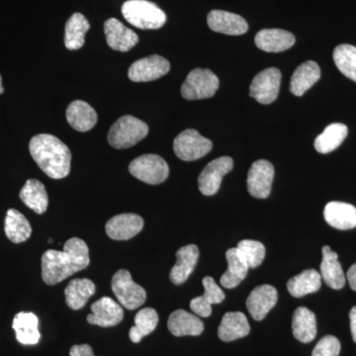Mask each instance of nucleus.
<instances>
[{
    "instance_id": "obj_38",
    "label": "nucleus",
    "mask_w": 356,
    "mask_h": 356,
    "mask_svg": "<svg viewBox=\"0 0 356 356\" xmlns=\"http://www.w3.org/2000/svg\"><path fill=\"white\" fill-rule=\"evenodd\" d=\"M238 254L247 264L248 268H257L266 257V250L261 242L254 240H243L236 245Z\"/></svg>"
},
{
    "instance_id": "obj_10",
    "label": "nucleus",
    "mask_w": 356,
    "mask_h": 356,
    "mask_svg": "<svg viewBox=\"0 0 356 356\" xmlns=\"http://www.w3.org/2000/svg\"><path fill=\"white\" fill-rule=\"evenodd\" d=\"M233 168L234 161L229 156H221L211 161L199 175V191L206 196L215 195L221 186L222 177Z\"/></svg>"
},
{
    "instance_id": "obj_27",
    "label": "nucleus",
    "mask_w": 356,
    "mask_h": 356,
    "mask_svg": "<svg viewBox=\"0 0 356 356\" xmlns=\"http://www.w3.org/2000/svg\"><path fill=\"white\" fill-rule=\"evenodd\" d=\"M321 77V69L313 60L303 63L295 70L290 81V91L293 95L302 96L310 89Z\"/></svg>"
},
{
    "instance_id": "obj_36",
    "label": "nucleus",
    "mask_w": 356,
    "mask_h": 356,
    "mask_svg": "<svg viewBox=\"0 0 356 356\" xmlns=\"http://www.w3.org/2000/svg\"><path fill=\"white\" fill-rule=\"evenodd\" d=\"M159 315L153 308H145L138 312L135 325L131 327L129 337L133 343H138L156 330L159 324Z\"/></svg>"
},
{
    "instance_id": "obj_25",
    "label": "nucleus",
    "mask_w": 356,
    "mask_h": 356,
    "mask_svg": "<svg viewBox=\"0 0 356 356\" xmlns=\"http://www.w3.org/2000/svg\"><path fill=\"white\" fill-rule=\"evenodd\" d=\"M67 120L74 130L88 132L97 123V113L88 102L76 100L67 107Z\"/></svg>"
},
{
    "instance_id": "obj_18",
    "label": "nucleus",
    "mask_w": 356,
    "mask_h": 356,
    "mask_svg": "<svg viewBox=\"0 0 356 356\" xmlns=\"http://www.w3.org/2000/svg\"><path fill=\"white\" fill-rule=\"evenodd\" d=\"M204 294L196 297L191 302V309L198 317L208 318L212 314V305L222 303L225 300V293L210 276H206L202 281Z\"/></svg>"
},
{
    "instance_id": "obj_20",
    "label": "nucleus",
    "mask_w": 356,
    "mask_h": 356,
    "mask_svg": "<svg viewBox=\"0 0 356 356\" xmlns=\"http://www.w3.org/2000/svg\"><path fill=\"white\" fill-rule=\"evenodd\" d=\"M257 48L267 53H281L291 48L295 44L292 33L281 29H264L255 36Z\"/></svg>"
},
{
    "instance_id": "obj_9",
    "label": "nucleus",
    "mask_w": 356,
    "mask_h": 356,
    "mask_svg": "<svg viewBox=\"0 0 356 356\" xmlns=\"http://www.w3.org/2000/svg\"><path fill=\"white\" fill-rule=\"evenodd\" d=\"M280 83V70L269 67L255 76L250 84V95L261 104H270L277 98Z\"/></svg>"
},
{
    "instance_id": "obj_13",
    "label": "nucleus",
    "mask_w": 356,
    "mask_h": 356,
    "mask_svg": "<svg viewBox=\"0 0 356 356\" xmlns=\"http://www.w3.org/2000/svg\"><path fill=\"white\" fill-rule=\"evenodd\" d=\"M91 314L88 316L89 324L108 327L120 324L124 318L121 305L110 297H102L90 307Z\"/></svg>"
},
{
    "instance_id": "obj_15",
    "label": "nucleus",
    "mask_w": 356,
    "mask_h": 356,
    "mask_svg": "<svg viewBox=\"0 0 356 356\" xmlns=\"http://www.w3.org/2000/svg\"><path fill=\"white\" fill-rule=\"evenodd\" d=\"M104 33L107 44L115 51H130L139 42V37L120 21L110 18L104 23Z\"/></svg>"
},
{
    "instance_id": "obj_16",
    "label": "nucleus",
    "mask_w": 356,
    "mask_h": 356,
    "mask_svg": "<svg viewBox=\"0 0 356 356\" xmlns=\"http://www.w3.org/2000/svg\"><path fill=\"white\" fill-rule=\"evenodd\" d=\"M278 293L271 285H261L252 290L248 297L247 307L255 321H261L277 303Z\"/></svg>"
},
{
    "instance_id": "obj_37",
    "label": "nucleus",
    "mask_w": 356,
    "mask_h": 356,
    "mask_svg": "<svg viewBox=\"0 0 356 356\" xmlns=\"http://www.w3.org/2000/svg\"><path fill=\"white\" fill-rule=\"evenodd\" d=\"M334 60L339 72L356 83V47L339 44L334 51Z\"/></svg>"
},
{
    "instance_id": "obj_39",
    "label": "nucleus",
    "mask_w": 356,
    "mask_h": 356,
    "mask_svg": "<svg viewBox=\"0 0 356 356\" xmlns=\"http://www.w3.org/2000/svg\"><path fill=\"white\" fill-rule=\"evenodd\" d=\"M341 348V343L336 337L325 336L315 346L312 356H339Z\"/></svg>"
},
{
    "instance_id": "obj_31",
    "label": "nucleus",
    "mask_w": 356,
    "mask_h": 356,
    "mask_svg": "<svg viewBox=\"0 0 356 356\" xmlns=\"http://www.w3.org/2000/svg\"><path fill=\"white\" fill-rule=\"evenodd\" d=\"M322 286V276L316 269H306L287 282V289L291 296L301 298L318 291Z\"/></svg>"
},
{
    "instance_id": "obj_8",
    "label": "nucleus",
    "mask_w": 356,
    "mask_h": 356,
    "mask_svg": "<svg viewBox=\"0 0 356 356\" xmlns=\"http://www.w3.org/2000/svg\"><path fill=\"white\" fill-rule=\"evenodd\" d=\"M209 139L202 137L196 130L187 129L177 136L173 142V149L177 158L184 161H196L203 158L212 149Z\"/></svg>"
},
{
    "instance_id": "obj_11",
    "label": "nucleus",
    "mask_w": 356,
    "mask_h": 356,
    "mask_svg": "<svg viewBox=\"0 0 356 356\" xmlns=\"http://www.w3.org/2000/svg\"><path fill=\"white\" fill-rule=\"evenodd\" d=\"M170 70V64L166 58L153 55L133 63L128 70V76L135 83H147L165 76Z\"/></svg>"
},
{
    "instance_id": "obj_4",
    "label": "nucleus",
    "mask_w": 356,
    "mask_h": 356,
    "mask_svg": "<svg viewBox=\"0 0 356 356\" xmlns=\"http://www.w3.org/2000/svg\"><path fill=\"white\" fill-rule=\"evenodd\" d=\"M147 133V123L131 115H125L111 126L107 139L110 146L115 149H129L144 140Z\"/></svg>"
},
{
    "instance_id": "obj_22",
    "label": "nucleus",
    "mask_w": 356,
    "mask_h": 356,
    "mask_svg": "<svg viewBox=\"0 0 356 356\" xmlns=\"http://www.w3.org/2000/svg\"><path fill=\"white\" fill-rule=\"evenodd\" d=\"M323 261L321 264V276L327 286L334 290L343 289L346 285L343 267L339 261V255L332 252L329 245H325L322 250Z\"/></svg>"
},
{
    "instance_id": "obj_34",
    "label": "nucleus",
    "mask_w": 356,
    "mask_h": 356,
    "mask_svg": "<svg viewBox=\"0 0 356 356\" xmlns=\"http://www.w3.org/2000/svg\"><path fill=\"white\" fill-rule=\"evenodd\" d=\"M4 229L7 238L14 243L25 242L32 234V227L27 218L16 209L7 211Z\"/></svg>"
},
{
    "instance_id": "obj_1",
    "label": "nucleus",
    "mask_w": 356,
    "mask_h": 356,
    "mask_svg": "<svg viewBox=\"0 0 356 356\" xmlns=\"http://www.w3.org/2000/svg\"><path fill=\"white\" fill-rule=\"evenodd\" d=\"M90 264L88 245L79 238L65 243L64 250H49L42 255V278L47 285H56L86 268Z\"/></svg>"
},
{
    "instance_id": "obj_24",
    "label": "nucleus",
    "mask_w": 356,
    "mask_h": 356,
    "mask_svg": "<svg viewBox=\"0 0 356 356\" xmlns=\"http://www.w3.org/2000/svg\"><path fill=\"white\" fill-rule=\"evenodd\" d=\"M250 332V324L245 314L242 312H229L222 318L218 336L222 341L229 343L247 337Z\"/></svg>"
},
{
    "instance_id": "obj_5",
    "label": "nucleus",
    "mask_w": 356,
    "mask_h": 356,
    "mask_svg": "<svg viewBox=\"0 0 356 356\" xmlns=\"http://www.w3.org/2000/svg\"><path fill=\"white\" fill-rule=\"evenodd\" d=\"M111 288L119 303L128 310L140 308L146 302V290L134 282L131 273L126 269H120L114 274Z\"/></svg>"
},
{
    "instance_id": "obj_26",
    "label": "nucleus",
    "mask_w": 356,
    "mask_h": 356,
    "mask_svg": "<svg viewBox=\"0 0 356 356\" xmlns=\"http://www.w3.org/2000/svg\"><path fill=\"white\" fill-rule=\"evenodd\" d=\"M292 331L295 339L303 343L313 341L317 336L315 314L306 307H299L293 314Z\"/></svg>"
},
{
    "instance_id": "obj_21",
    "label": "nucleus",
    "mask_w": 356,
    "mask_h": 356,
    "mask_svg": "<svg viewBox=\"0 0 356 356\" xmlns=\"http://www.w3.org/2000/svg\"><path fill=\"white\" fill-rule=\"evenodd\" d=\"M325 221L332 228L350 229L356 227V208L351 204L332 201L325 205Z\"/></svg>"
},
{
    "instance_id": "obj_33",
    "label": "nucleus",
    "mask_w": 356,
    "mask_h": 356,
    "mask_svg": "<svg viewBox=\"0 0 356 356\" xmlns=\"http://www.w3.org/2000/svg\"><path fill=\"white\" fill-rule=\"evenodd\" d=\"M90 25L81 13H74L67 20L65 28V44L69 50H79L86 42V34Z\"/></svg>"
},
{
    "instance_id": "obj_3",
    "label": "nucleus",
    "mask_w": 356,
    "mask_h": 356,
    "mask_svg": "<svg viewBox=\"0 0 356 356\" xmlns=\"http://www.w3.org/2000/svg\"><path fill=\"white\" fill-rule=\"evenodd\" d=\"M122 14L130 24L143 30H156L165 24L166 15L156 4L147 0H128Z\"/></svg>"
},
{
    "instance_id": "obj_2",
    "label": "nucleus",
    "mask_w": 356,
    "mask_h": 356,
    "mask_svg": "<svg viewBox=\"0 0 356 356\" xmlns=\"http://www.w3.org/2000/svg\"><path fill=\"white\" fill-rule=\"evenodd\" d=\"M29 149L33 159L49 177L62 179L69 175L72 153L58 138L39 134L30 140Z\"/></svg>"
},
{
    "instance_id": "obj_41",
    "label": "nucleus",
    "mask_w": 356,
    "mask_h": 356,
    "mask_svg": "<svg viewBox=\"0 0 356 356\" xmlns=\"http://www.w3.org/2000/svg\"><path fill=\"white\" fill-rule=\"evenodd\" d=\"M346 278H348L351 289L356 291V264H353V266L348 269Z\"/></svg>"
},
{
    "instance_id": "obj_12",
    "label": "nucleus",
    "mask_w": 356,
    "mask_h": 356,
    "mask_svg": "<svg viewBox=\"0 0 356 356\" xmlns=\"http://www.w3.org/2000/svg\"><path fill=\"white\" fill-rule=\"evenodd\" d=\"M274 178L273 163L266 159L254 161L248 175V191L255 198L266 199L270 195Z\"/></svg>"
},
{
    "instance_id": "obj_32",
    "label": "nucleus",
    "mask_w": 356,
    "mask_h": 356,
    "mask_svg": "<svg viewBox=\"0 0 356 356\" xmlns=\"http://www.w3.org/2000/svg\"><path fill=\"white\" fill-rule=\"evenodd\" d=\"M226 257L228 261V269L222 274L220 283L227 289H233L240 285L241 282L247 277L250 268L238 254L236 248L227 250Z\"/></svg>"
},
{
    "instance_id": "obj_35",
    "label": "nucleus",
    "mask_w": 356,
    "mask_h": 356,
    "mask_svg": "<svg viewBox=\"0 0 356 356\" xmlns=\"http://www.w3.org/2000/svg\"><path fill=\"white\" fill-rule=\"evenodd\" d=\"M348 133V129L344 124H331L315 140V149L321 154L331 153L341 146Z\"/></svg>"
},
{
    "instance_id": "obj_30",
    "label": "nucleus",
    "mask_w": 356,
    "mask_h": 356,
    "mask_svg": "<svg viewBox=\"0 0 356 356\" xmlns=\"http://www.w3.org/2000/svg\"><path fill=\"white\" fill-rule=\"evenodd\" d=\"M20 199L37 214H44L48 209L49 197L46 187L37 179L27 180L20 191Z\"/></svg>"
},
{
    "instance_id": "obj_19",
    "label": "nucleus",
    "mask_w": 356,
    "mask_h": 356,
    "mask_svg": "<svg viewBox=\"0 0 356 356\" xmlns=\"http://www.w3.org/2000/svg\"><path fill=\"white\" fill-rule=\"evenodd\" d=\"M199 259V248L195 245L182 247L177 252V264L170 271V278L173 284L180 285L188 280L193 273Z\"/></svg>"
},
{
    "instance_id": "obj_17",
    "label": "nucleus",
    "mask_w": 356,
    "mask_h": 356,
    "mask_svg": "<svg viewBox=\"0 0 356 356\" xmlns=\"http://www.w3.org/2000/svg\"><path fill=\"white\" fill-rule=\"evenodd\" d=\"M207 22L213 31L231 36L245 34L248 30L247 21L242 16L228 11H210L207 16Z\"/></svg>"
},
{
    "instance_id": "obj_29",
    "label": "nucleus",
    "mask_w": 356,
    "mask_h": 356,
    "mask_svg": "<svg viewBox=\"0 0 356 356\" xmlns=\"http://www.w3.org/2000/svg\"><path fill=\"white\" fill-rule=\"evenodd\" d=\"M39 320L35 314L21 312L14 318L13 327L20 343L33 346L39 343Z\"/></svg>"
},
{
    "instance_id": "obj_40",
    "label": "nucleus",
    "mask_w": 356,
    "mask_h": 356,
    "mask_svg": "<svg viewBox=\"0 0 356 356\" xmlns=\"http://www.w3.org/2000/svg\"><path fill=\"white\" fill-rule=\"evenodd\" d=\"M70 356H95L92 348L89 344H76L70 350Z\"/></svg>"
},
{
    "instance_id": "obj_6",
    "label": "nucleus",
    "mask_w": 356,
    "mask_h": 356,
    "mask_svg": "<svg viewBox=\"0 0 356 356\" xmlns=\"http://www.w3.org/2000/svg\"><path fill=\"white\" fill-rule=\"evenodd\" d=\"M129 172L145 184L156 185L168 179L170 168L158 154H144L131 161Z\"/></svg>"
},
{
    "instance_id": "obj_42",
    "label": "nucleus",
    "mask_w": 356,
    "mask_h": 356,
    "mask_svg": "<svg viewBox=\"0 0 356 356\" xmlns=\"http://www.w3.org/2000/svg\"><path fill=\"white\" fill-rule=\"evenodd\" d=\"M350 318L351 334H353V341L356 343V306L351 309Z\"/></svg>"
},
{
    "instance_id": "obj_43",
    "label": "nucleus",
    "mask_w": 356,
    "mask_h": 356,
    "mask_svg": "<svg viewBox=\"0 0 356 356\" xmlns=\"http://www.w3.org/2000/svg\"><path fill=\"white\" fill-rule=\"evenodd\" d=\"M4 92V88L3 86H2V79L1 76H0V95H2V93Z\"/></svg>"
},
{
    "instance_id": "obj_14",
    "label": "nucleus",
    "mask_w": 356,
    "mask_h": 356,
    "mask_svg": "<svg viewBox=\"0 0 356 356\" xmlns=\"http://www.w3.org/2000/svg\"><path fill=\"white\" fill-rule=\"evenodd\" d=\"M144 228V219L133 213L117 215L109 220L105 226L107 236L115 241H127Z\"/></svg>"
},
{
    "instance_id": "obj_7",
    "label": "nucleus",
    "mask_w": 356,
    "mask_h": 356,
    "mask_svg": "<svg viewBox=\"0 0 356 356\" xmlns=\"http://www.w3.org/2000/svg\"><path fill=\"white\" fill-rule=\"evenodd\" d=\"M219 86V79L212 70L195 69L182 84L181 95L186 100L206 99L215 95Z\"/></svg>"
},
{
    "instance_id": "obj_28",
    "label": "nucleus",
    "mask_w": 356,
    "mask_h": 356,
    "mask_svg": "<svg viewBox=\"0 0 356 356\" xmlns=\"http://www.w3.org/2000/svg\"><path fill=\"white\" fill-rule=\"evenodd\" d=\"M95 283L88 278H76L70 281L65 289V302L72 310H81L89 298L95 295Z\"/></svg>"
},
{
    "instance_id": "obj_23",
    "label": "nucleus",
    "mask_w": 356,
    "mask_h": 356,
    "mask_svg": "<svg viewBox=\"0 0 356 356\" xmlns=\"http://www.w3.org/2000/svg\"><path fill=\"white\" fill-rule=\"evenodd\" d=\"M168 327L175 337L200 336L204 331L201 318L184 310L173 312L168 318Z\"/></svg>"
}]
</instances>
